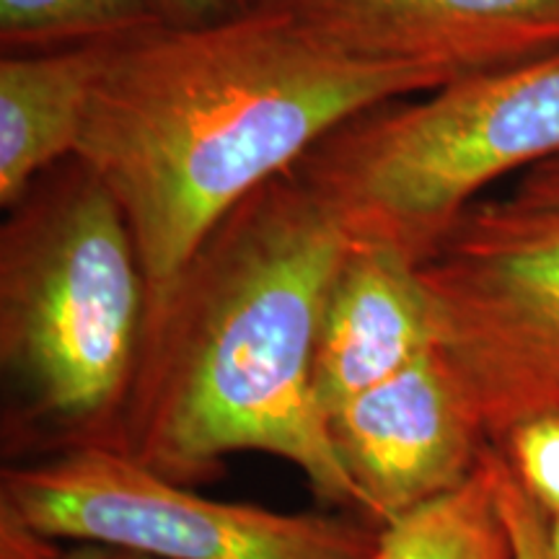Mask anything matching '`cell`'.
Listing matches in <instances>:
<instances>
[{
	"label": "cell",
	"mask_w": 559,
	"mask_h": 559,
	"mask_svg": "<svg viewBox=\"0 0 559 559\" xmlns=\"http://www.w3.org/2000/svg\"><path fill=\"white\" fill-rule=\"evenodd\" d=\"M111 41L5 52L0 60V207L75 158Z\"/></svg>",
	"instance_id": "cell-10"
},
{
	"label": "cell",
	"mask_w": 559,
	"mask_h": 559,
	"mask_svg": "<svg viewBox=\"0 0 559 559\" xmlns=\"http://www.w3.org/2000/svg\"><path fill=\"white\" fill-rule=\"evenodd\" d=\"M495 449L549 519L559 515V409L515 423Z\"/></svg>",
	"instance_id": "cell-13"
},
{
	"label": "cell",
	"mask_w": 559,
	"mask_h": 559,
	"mask_svg": "<svg viewBox=\"0 0 559 559\" xmlns=\"http://www.w3.org/2000/svg\"><path fill=\"white\" fill-rule=\"evenodd\" d=\"M417 275L438 355L492 445L521 419L559 409V202L479 200Z\"/></svg>",
	"instance_id": "cell-5"
},
{
	"label": "cell",
	"mask_w": 559,
	"mask_h": 559,
	"mask_svg": "<svg viewBox=\"0 0 559 559\" xmlns=\"http://www.w3.org/2000/svg\"><path fill=\"white\" fill-rule=\"evenodd\" d=\"M559 156V52L349 117L296 166L358 247L417 264L479 194Z\"/></svg>",
	"instance_id": "cell-4"
},
{
	"label": "cell",
	"mask_w": 559,
	"mask_h": 559,
	"mask_svg": "<svg viewBox=\"0 0 559 559\" xmlns=\"http://www.w3.org/2000/svg\"><path fill=\"white\" fill-rule=\"evenodd\" d=\"M156 24L148 0H0L3 55L111 41Z\"/></svg>",
	"instance_id": "cell-12"
},
{
	"label": "cell",
	"mask_w": 559,
	"mask_h": 559,
	"mask_svg": "<svg viewBox=\"0 0 559 559\" xmlns=\"http://www.w3.org/2000/svg\"><path fill=\"white\" fill-rule=\"evenodd\" d=\"M55 559H153L138 551L109 547V544H91V542H75L70 549H62Z\"/></svg>",
	"instance_id": "cell-17"
},
{
	"label": "cell",
	"mask_w": 559,
	"mask_h": 559,
	"mask_svg": "<svg viewBox=\"0 0 559 559\" xmlns=\"http://www.w3.org/2000/svg\"><path fill=\"white\" fill-rule=\"evenodd\" d=\"M349 247L296 169L230 210L148 296L122 453L187 487L234 453H267L362 519L313 394L321 311Z\"/></svg>",
	"instance_id": "cell-2"
},
{
	"label": "cell",
	"mask_w": 559,
	"mask_h": 559,
	"mask_svg": "<svg viewBox=\"0 0 559 559\" xmlns=\"http://www.w3.org/2000/svg\"><path fill=\"white\" fill-rule=\"evenodd\" d=\"M321 39L353 58L443 83L559 52V0H296Z\"/></svg>",
	"instance_id": "cell-8"
},
{
	"label": "cell",
	"mask_w": 559,
	"mask_h": 559,
	"mask_svg": "<svg viewBox=\"0 0 559 559\" xmlns=\"http://www.w3.org/2000/svg\"><path fill=\"white\" fill-rule=\"evenodd\" d=\"M264 0H148L153 16L166 26H200L210 21L239 16Z\"/></svg>",
	"instance_id": "cell-15"
},
{
	"label": "cell",
	"mask_w": 559,
	"mask_h": 559,
	"mask_svg": "<svg viewBox=\"0 0 559 559\" xmlns=\"http://www.w3.org/2000/svg\"><path fill=\"white\" fill-rule=\"evenodd\" d=\"M148 280L120 202L70 158L0 228L5 464L122 451Z\"/></svg>",
	"instance_id": "cell-3"
},
{
	"label": "cell",
	"mask_w": 559,
	"mask_h": 559,
	"mask_svg": "<svg viewBox=\"0 0 559 559\" xmlns=\"http://www.w3.org/2000/svg\"><path fill=\"white\" fill-rule=\"evenodd\" d=\"M492 472L495 498H498L502 521H506L515 559H555L549 544V515L531 500V495L519 485L506 459L498 451L487 456Z\"/></svg>",
	"instance_id": "cell-14"
},
{
	"label": "cell",
	"mask_w": 559,
	"mask_h": 559,
	"mask_svg": "<svg viewBox=\"0 0 559 559\" xmlns=\"http://www.w3.org/2000/svg\"><path fill=\"white\" fill-rule=\"evenodd\" d=\"M0 521L153 559H376L381 547V528L358 515L210 500L115 449L5 464Z\"/></svg>",
	"instance_id": "cell-6"
},
{
	"label": "cell",
	"mask_w": 559,
	"mask_h": 559,
	"mask_svg": "<svg viewBox=\"0 0 559 559\" xmlns=\"http://www.w3.org/2000/svg\"><path fill=\"white\" fill-rule=\"evenodd\" d=\"M376 559H515L487 453L469 481L383 526Z\"/></svg>",
	"instance_id": "cell-11"
},
{
	"label": "cell",
	"mask_w": 559,
	"mask_h": 559,
	"mask_svg": "<svg viewBox=\"0 0 559 559\" xmlns=\"http://www.w3.org/2000/svg\"><path fill=\"white\" fill-rule=\"evenodd\" d=\"M549 544H551V557L559 559V515L549 519Z\"/></svg>",
	"instance_id": "cell-18"
},
{
	"label": "cell",
	"mask_w": 559,
	"mask_h": 559,
	"mask_svg": "<svg viewBox=\"0 0 559 559\" xmlns=\"http://www.w3.org/2000/svg\"><path fill=\"white\" fill-rule=\"evenodd\" d=\"M326 425L362 519L379 528L469 481L492 445L438 349L349 400Z\"/></svg>",
	"instance_id": "cell-7"
},
{
	"label": "cell",
	"mask_w": 559,
	"mask_h": 559,
	"mask_svg": "<svg viewBox=\"0 0 559 559\" xmlns=\"http://www.w3.org/2000/svg\"><path fill=\"white\" fill-rule=\"evenodd\" d=\"M445 86L337 50L288 3L115 39L75 158L120 202L148 296L226 215L376 104Z\"/></svg>",
	"instance_id": "cell-1"
},
{
	"label": "cell",
	"mask_w": 559,
	"mask_h": 559,
	"mask_svg": "<svg viewBox=\"0 0 559 559\" xmlns=\"http://www.w3.org/2000/svg\"><path fill=\"white\" fill-rule=\"evenodd\" d=\"M430 349L436 324L415 264L353 243L326 293L313 347V394L326 423Z\"/></svg>",
	"instance_id": "cell-9"
},
{
	"label": "cell",
	"mask_w": 559,
	"mask_h": 559,
	"mask_svg": "<svg viewBox=\"0 0 559 559\" xmlns=\"http://www.w3.org/2000/svg\"><path fill=\"white\" fill-rule=\"evenodd\" d=\"M515 198L559 202V156L531 166L515 179Z\"/></svg>",
	"instance_id": "cell-16"
},
{
	"label": "cell",
	"mask_w": 559,
	"mask_h": 559,
	"mask_svg": "<svg viewBox=\"0 0 559 559\" xmlns=\"http://www.w3.org/2000/svg\"><path fill=\"white\" fill-rule=\"evenodd\" d=\"M264 3H296V0H264Z\"/></svg>",
	"instance_id": "cell-19"
}]
</instances>
